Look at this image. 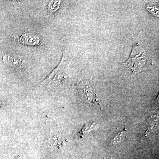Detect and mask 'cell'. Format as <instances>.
Here are the masks:
<instances>
[{"mask_svg":"<svg viewBox=\"0 0 159 159\" xmlns=\"http://www.w3.org/2000/svg\"><path fill=\"white\" fill-rule=\"evenodd\" d=\"M49 140L50 145L54 148H60L63 143V140L61 136L57 134H51Z\"/></svg>","mask_w":159,"mask_h":159,"instance_id":"obj_6","label":"cell"},{"mask_svg":"<svg viewBox=\"0 0 159 159\" xmlns=\"http://www.w3.org/2000/svg\"><path fill=\"white\" fill-rule=\"evenodd\" d=\"M151 120L150 121V122L148 124L147 130L145 133L146 135H147L151 132H153L154 129H155L156 127H157V124L158 116H152V117H151Z\"/></svg>","mask_w":159,"mask_h":159,"instance_id":"obj_8","label":"cell"},{"mask_svg":"<svg viewBox=\"0 0 159 159\" xmlns=\"http://www.w3.org/2000/svg\"><path fill=\"white\" fill-rule=\"evenodd\" d=\"M79 92L83 100L88 103L94 102L96 99V94L93 89L87 81H83L79 87Z\"/></svg>","mask_w":159,"mask_h":159,"instance_id":"obj_3","label":"cell"},{"mask_svg":"<svg viewBox=\"0 0 159 159\" xmlns=\"http://www.w3.org/2000/svg\"><path fill=\"white\" fill-rule=\"evenodd\" d=\"M17 41L26 45L35 46L41 44L39 37L29 33H22L18 34L15 37Z\"/></svg>","mask_w":159,"mask_h":159,"instance_id":"obj_4","label":"cell"},{"mask_svg":"<svg viewBox=\"0 0 159 159\" xmlns=\"http://www.w3.org/2000/svg\"><path fill=\"white\" fill-rule=\"evenodd\" d=\"M0 104H1V103H0Z\"/></svg>","mask_w":159,"mask_h":159,"instance_id":"obj_12","label":"cell"},{"mask_svg":"<svg viewBox=\"0 0 159 159\" xmlns=\"http://www.w3.org/2000/svg\"><path fill=\"white\" fill-rule=\"evenodd\" d=\"M146 8L147 10L154 16L157 17H159V9L157 8L156 6H147Z\"/></svg>","mask_w":159,"mask_h":159,"instance_id":"obj_10","label":"cell"},{"mask_svg":"<svg viewBox=\"0 0 159 159\" xmlns=\"http://www.w3.org/2000/svg\"><path fill=\"white\" fill-rule=\"evenodd\" d=\"M126 136H127V132H126V129L125 128L123 130L118 133L111 140V142L112 145H116L119 143H121L123 140H125Z\"/></svg>","mask_w":159,"mask_h":159,"instance_id":"obj_7","label":"cell"},{"mask_svg":"<svg viewBox=\"0 0 159 159\" xmlns=\"http://www.w3.org/2000/svg\"><path fill=\"white\" fill-rule=\"evenodd\" d=\"M68 62V57L63 54L59 65L52 71L44 81L41 83L40 86H57L65 80V70Z\"/></svg>","mask_w":159,"mask_h":159,"instance_id":"obj_2","label":"cell"},{"mask_svg":"<svg viewBox=\"0 0 159 159\" xmlns=\"http://www.w3.org/2000/svg\"><path fill=\"white\" fill-rule=\"evenodd\" d=\"M17 159H22L20 158H17Z\"/></svg>","mask_w":159,"mask_h":159,"instance_id":"obj_11","label":"cell"},{"mask_svg":"<svg viewBox=\"0 0 159 159\" xmlns=\"http://www.w3.org/2000/svg\"><path fill=\"white\" fill-rule=\"evenodd\" d=\"M2 59L4 63L11 67L18 66L22 63L21 59L19 57L9 54L4 55Z\"/></svg>","mask_w":159,"mask_h":159,"instance_id":"obj_5","label":"cell"},{"mask_svg":"<svg viewBox=\"0 0 159 159\" xmlns=\"http://www.w3.org/2000/svg\"><path fill=\"white\" fill-rule=\"evenodd\" d=\"M61 1H52L49 3L48 9L51 13H54L59 9Z\"/></svg>","mask_w":159,"mask_h":159,"instance_id":"obj_9","label":"cell"},{"mask_svg":"<svg viewBox=\"0 0 159 159\" xmlns=\"http://www.w3.org/2000/svg\"><path fill=\"white\" fill-rule=\"evenodd\" d=\"M152 62L146 51L139 44H136L134 46L128 60L123 64L125 69L131 70L132 76L134 77L148 68Z\"/></svg>","mask_w":159,"mask_h":159,"instance_id":"obj_1","label":"cell"}]
</instances>
